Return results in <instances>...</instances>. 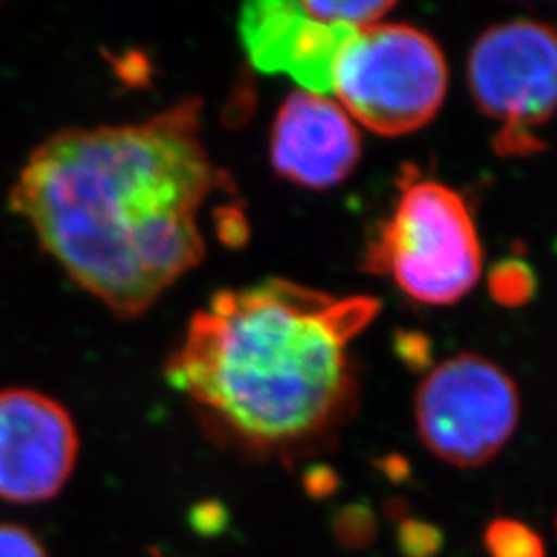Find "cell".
<instances>
[{"instance_id":"cell-1","label":"cell","mask_w":557,"mask_h":557,"mask_svg":"<svg viewBox=\"0 0 557 557\" xmlns=\"http://www.w3.org/2000/svg\"><path fill=\"white\" fill-rule=\"evenodd\" d=\"M225 186L200 140V101L184 100L145 122L44 140L11 209L77 285L133 319L202 260L200 207Z\"/></svg>"},{"instance_id":"cell-2","label":"cell","mask_w":557,"mask_h":557,"mask_svg":"<svg viewBox=\"0 0 557 557\" xmlns=\"http://www.w3.org/2000/svg\"><path fill=\"white\" fill-rule=\"evenodd\" d=\"M379 310L283 278L223 289L190 319L165 376L239 442L299 444L345 411L349 343Z\"/></svg>"},{"instance_id":"cell-3","label":"cell","mask_w":557,"mask_h":557,"mask_svg":"<svg viewBox=\"0 0 557 557\" xmlns=\"http://www.w3.org/2000/svg\"><path fill=\"white\" fill-rule=\"evenodd\" d=\"M366 264L421 304L446 306L465 298L478 285L483 264L467 202L446 184L405 180Z\"/></svg>"},{"instance_id":"cell-4","label":"cell","mask_w":557,"mask_h":557,"mask_svg":"<svg viewBox=\"0 0 557 557\" xmlns=\"http://www.w3.org/2000/svg\"><path fill=\"white\" fill-rule=\"evenodd\" d=\"M448 64L438 44L407 23H374L347 41L335 66L333 96L356 124L398 137L438 114Z\"/></svg>"},{"instance_id":"cell-5","label":"cell","mask_w":557,"mask_h":557,"mask_svg":"<svg viewBox=\"0 0 557 557\" xmlns=\"http://www.w3.org/2000/svg\"><path fill=\"white\" fill-rule=\"evenodd\" d=\"M467 73L479 110L498 122V153L539 151L535 131L557 112L556 29L533 20L494 25L473 44Z\"/></svg>"},{"instance_id":"cell-6","label":"cell","mask_w":557,"mask_h":557,"mask_svg":"<svg viewBox=\"0 0 557 557\" xmlns=\"http://www.w3.org/2000/svg\"><path fill=\"white\" fill-rule=\"evenodd\" d=\"M520 419L517 384L475 354L442 361L419 384L416 421L423 446L440 460L475 469L498 455Z\"/></svg>"},{"instance_id":"cell-7","label":"cell","mask_w":557,"mask_h":557,"mask_svg":"<svg viewBox=\"0 0 557 557\" xmlns=\"http://www.w3.org/2000/svg\"><path fill=\"white\" fill-rule=\"evenodd\" d=\"M77 428L54 398L32 388L0 391V498H54L75 469Z\"/></svg>"},{"instance_id":"cell-8","label":"cell","mask_w":557,"mask_h":557,"mask_svg":"<svg viewBox=\"0 0 557 557\" xmlns=\"http://www.w3.org/2000/svg\"><path fill=\"white\" fill-rule=\"evenodd\" d=\"M358 32L319 20L294 0H257L239 13V38L259 71L287 75L301 91L329 98L338 57Z\"/></svg>"},{"instance_id":"cell-9","label":"cell","mask_w":557,"mask_h":557,"mask_svg":"<svg viewBox=\"0 0 557 557\" xmlns=\"http://www.w3.org/2000/svg\"><path fill=\"white\" fill-rule=\"evenodd\" d=\"M359 158V126L338 101L308 91L283 101L271 135L278 176L306 188H331L349 178Z\"/></svg>"},{"instance_id":"cell-10","label":"cell","mask_w":557,"mask_h":557,"mask_svg":"<svg viewBox=\"0 0 557 557\" xmlns=\"http://www.w3.org/2000/svg\"><path fill=\"white\" fill-rule=\"evenodd\" d=\"M483 543L490 557H547L543 537L517 518H494Z\"/></svg>"},{"instance_id":"cell-11","label":"cell","mask_w":557,"mask_h":557,"mask_svg":"<svg viewBox=\"0 0 557 557\" xmlns=\"http://www.w3.org/2000/svg\"><path fill=\"white\" fill-rule=\"evenodd\" d=\"M306 11L319 20L326 23H337V25H349L356 29L370 27L374 23H380L384 15H388L395 9V2H361V0H341V2H326V0H308L304 2Z\"/></svg>"},{"instance_id":"cell-12","label":"cell","mask_w":557,"mask_h":557,"mask_svg":"<svg viewBox=\"0 0 557 557\" xmlns=\"http://www.w3.org/2000/svg\"><path fill=\"white\" fill-rule=\"evenodd\" d=\"M398 545L407 557H434L442 549V533L434 524L407 518L398 529Z\"/></svg>"},{"instance_id":"cell-13","label":"cell","mask_w":557,"mask_h":557,"mask_svg":"<svg viewBox=\"0 0 557 557\" xmlns=\"http://www.w3.org/2000/svg\"><path fill=\"white\" fill-rule=\"evenodd\" d=\"M0 557H46V554L29 531L13 524H0Z\"/></svg>"},{"instance_id":"cell-14","label":"cell","mask_w":557,"mask_h":557,"mask_svg":"<svg viewBox=\"0 0 557 557\" xmlns=\"http://www.w3.org/2000/svg\"><path fill=\"white\" fill-rule=\"evenodd\" d=\"M337 531L345 543H361L374 533V518L370 517V510L351 506L338 517Z\"/></svg>"},{"instance_id":"cell-15","label":"cell","mask_w":557,"mask_h":557,"mask_svg":"<svg viewBox=\"0 0 557 557\" xmlns=\"http://www.w3.org/2000/svg\"><path fill=\"white\" fill-rule=\"evenodd\" d=\"M556 529H557V517H556Z\"/></svg>"}]
</instances>
